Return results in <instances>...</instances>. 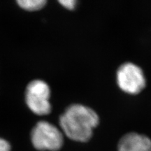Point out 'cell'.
<instances>
[{
	"label": "cell",
	"instance_id": "obj_8",
	"mask_svg": "<svg viewBox=\"0 0 151 151\" xmlns=\"http://www.w3.org/2000/svg\"><path fill=\"white\" fill-rule=\"evenodd\" d=\"M0 151H11L10 143L1 138H0Z\"/></svg>",
	"mask_w": 151,
	"mask_h": 151
},
{
	"label": "cell",
	"instance_id": "obj_3",
	"mask_svg": "<svg viewBox=\"0 0 151 151\" xmlns=\"http://www.w3.org/2000/svg\"><path fill=\"white\" fill-rule=\"evenodd\" d=\"M50 98V87L45 81L35 80L27 85L25 90V102L32 112L38 116L49 114L52 108Z\"/></svg>",
	"mask_w": 151,
	"mask_h": 151
},
{
	"label": "cell",
	"instance_id": "obj_5",
	"mask_svg": "<svg viewBox=\"0 0 151 151\" xmlns=\"http://www.w3.org/2000/svg\"><path fill=\"white\" fill-rule=\"evenodd\" d=\"M118 151H151V139L141 134L128 133L119 141Z\"/></svg>",
	"mask_w": 151,
	"mask_h": 151
},
{
	"label": "cell",
	"instance_id": "obj_6",
	"mask_svg": "<svg viewBox=\"0 0 151 151\" xmlns=\"http://www.w3.org/2000/svg\"><path fill=\"white\" fill-rule=\"evenodd\" d=\"M18 6L28 11H39L45 6L46 1L44 0H20L17 1Z\"/></svg>",
	"mask_w": 151,
	"mask_h": 151
},
{
	"label": "cell",
	"instance_id": "obj_4",
	"mask_svg": "<svg viewBox=\"0 0 151 151\" xmlns=\"http://www.w3.org/2000/svg\"><path fill=\"white\" fill-rule=\"evenodd\" d=\"M119 88L126 93L137 94L144 89L146 81L142 69L132 62H126L117 71Z\"/></svg>",
	"mask_w": 151,
	"mask_h": 151
},
{
	"label": "cell",
	"instance_id": "obj_2",
	"mask_svg": "<svg viewBox=\"0 0 151 151\" xmlns=\"http://www.w3.org/2000/svg\"><path fill=\"white\" fill-rule=\"evenodd\" d=\"M31 141L37 150L57 151L63 145V134L52 123L39 121L31 132Z\"/></svg>",
	"mask_w": 151,
	"mask_h": 151
},
{
	"label": "cell",
	"instance_id": "obj_1",
	"mask_svg": "<svg viewBox=\"0 0 151 151\" xmlns=\"http://www.w3.org/2000/svg\"><path fill=\"white\" fill-rule=\"evenodd\" d=\"M99 122V116L93 109L79 104L68 106L60 118L62 132L71 140L78 142L89 141Z\"/></svg>",
	"mask_w": 151,
	"mask_h": 151
},
{
	"label": "cell",
	"instance_id": "obj_7",
	"mask_svg": "<svg viewBox=\"0 0 151 151\" xmlns=\"http://www.w3.org/2000/svg\"><path fill=\"white\" fill-rule=\"evenodd\" d=\"M59 2L65 8L69 10H73L76 6L77 1L76 0H60Z\"/></svg>",
	"mask_w": 151,
	"mask_h": 151
}]
</instances>
